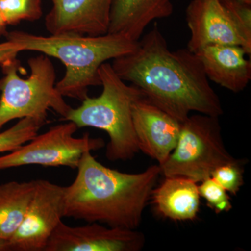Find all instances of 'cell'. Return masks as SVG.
<instances>
[{
	"label": "cell",
	"mask_w": 251,
	"mask_h": 251,
	"mask_svg": "<svg viewBox=\"0 0 251 251\" xmlns=\"http://www.w3.org/2000/svg\"><path fill=\"white\" fill-rule=\"evenodd\" d=\"M145 238L136 229L103 226L89 223L70 226L59 223L44 251H139Z\"/></svg>",
	"instance_id": "10"
},
{
	"label": "cell",
	"mask_w": 251,
	"mask_h": 251,
	"mask_svg": "<svg viewBox=\"0 0 251 251\" xmlns=\"http://www.w3.org/2000/svg\"><path fill=\"white\" fill-rule=\"evenodd\" d=\"M77 128L69 121L50 127L46 133L36 135L19 148L0 156V171L31 165L77 169L84 153L105 146L102 138H92L89 133L75 138Z\"/></svg>",
	"instance_id": "8"
},
{
	"label": "cell",
	"mask_w": 251,
	"mask_h": 251,
	"mask_svg": "<svg viewBox=\"0 0 251 251\" xmlns=\"http://www.w3.org/2000/svg\"><path fill=\"white\" fill-rule=\"evenodd\" d=\"M0 10L8 25L36 21L43 16L42 0H0Z\"/></svg>",
	"instance_id": "18"
},
{
	"label": "cell",
	"mask_w": 251,
	"mask_h": 251,
	"mask_svg": "<svg viewBox=\"0 0 251 251\" xmlns=\"http://www.w3.org/2000/svg\"><path fill=\"white\" fill-rule=\"evenodd\" d=\"M202 64L206 77L234 93L247 88L251 80V62L240 46H206L195 53Z\"/></svg>",
	"instance_id": "13"
},
{
	"label": "cell",
	"mask_w": 251,
	"mask_h": 251,
	"mask_svg": "<svg viewBox=\"0 0 251 251\" xmlns=\"http://www.w3.org/2000/svg\"><path fill=\"white\" fill-rule=\"evenodd\" d=\"M122 80L182 123L192 112L219 117L224 108L197 55L187 49L171 50L156 23L131 53L113 59Z\"/></svg>",
	"instance_id": "1"
},
{
	"label": "cell",
	"mask_w": 251,
	"mask_h": 251,
	"mask_svg": "<svg viewBox=\"0 0 251 251\" xmlns=\"http://www.w3.org/2000/svg\"><path fill=\"white\" fill-rule=\"evenodd\" d=\"M173 0H115L110 13L108 33L138 41L150 23L170 17Z\"/></svg>",
	"instance_id": "14"
},
{
	"label": "cell",
	"mask_w": 251,
	"mask_h": 251,
	"mask_svg": "<svg viewBox=\"0 0 251 251\" xmlns=\"http://www.w3.org/2000/svg\"><path fill=\"white\" fill-rule=\"evenodd\" d=\"M6 37L21 52L35 51L60 60L65 66L66 73L56 84V88L63 97L80 101L88 97L89 87L100 86V66L110 59L131 53L138 43L110 33L99 36L67 33L45 36L13 31Z\"/></svg>",
	"instance_id": "3"
},
{
	"label": "cell",
	"mask_w": 251,
	"mask_h": 251,
	"mask_svg": "<svg viewBox=\"0 0 251 251\" xmlns=\"http://www.w3.org/2000/svg\"><path fill=\"white\" fill-rule=\"evenodd\" d=\"M240 1H244V2L247 3V4H251V0H240Z\"/></svg>",
	"instance_id": "24"
},
{
	"label": "cell",
	"mask_w": 251,
	"mask_h": 251,
	"mask_svg": "<svg viewBox=\"0 0 251 251\" xmlns=\"http://www.w3.org/2000/svg\"><path fill=\"white\" fill-rule=\"evenodd\" d=\"M4 76L0 97V130L9 122L25 117L47 120L54 110L64 120L72 107L56 88V74L49 56L41 53L28 60L30 75L22 78L17 57L0 64Z\"/></svg>",
	"instance_id": "5"
},
{
	"label": "cell",
	"mask_w": 251,
	"mask_h": 251,
	"mask_svg": "<svg viewBox=\"0 0 251 251\" xmlns=\"http://www.w3.org/2000/svg\"><path fill=\"white\" fill-rule=\"evenodd\" d=\"M7 26V23L5 21L2 13L0 10V36H6L8 34V31L6 30Z\"/></svg>",
	"instance_id": "22"
},
{
	"label": "cell",
	"mask_w": 251,
	"mask_h": 251,
	"mask_svg": "<svg viewBox=\"0 0 251 251\" xmlns=\"http://www.w3.org/2000/svg\"><path fill=\"white\" fill-rule=\"evenodd\" d=\"M2 78L0 79V92H1V85H2Z\"/></svg>",
	"instance_id": "25"
},
{
	"label": "cell",
	"mask_w": 251,
	"mask_h": 251,
	"mask_svg": "<svg viewBox=\"0 0 251 251\" xmlns=\"http://www.w3.org/2000/svg\"><path fill=\"white\" fill-rule=\"evenodd\" d=\"M219 117L198 113L181 123L173 152L161 165L165 176H183L201 182L218 167L238 161L227 151L223 140Z\"/></svg>",
	"instance_id": "6"
},
{
	"label": "cell",
	"mask_w": 251,
	"mask_h": 251,
	"mask_svg": "<svg viewBox=\"0 0 251 251\" xmlns=\"http://www.w3.org/2000/svg\"><path fill=\"white\" fill-rule=\"evenodd\" d=\"M243 173L242 164L238 160L218 167L211 176L227 192L237 195L244 184Z\"/></svg>",
	"instance_id": "20"
},
{
	"label": "cell",
	"mask_w": 251,
	"mask_h": 251,
	"mask_svg": "<svg viewBox=\"0 0 251 251\" xmlns=\"http://www.w3.org/2000/svg\"><path fill=\"white\" fill-rule=\"evenodd\" d=\"M132 117L140 151L161 166L176 146L181 122L150 103L145 97L133 104Z\"/></svg>",
	"instance_id": "12"
},
{
	"label": "cell",
	"mask_w": 251,
	"mask_h": 251,
	"mask_svg": "<svg viewBox=\"0 0 251 251\" xmlns=\"http://www.w3.org/2000/svg\"><path fill=\"white\" fill-rule=\"evenodd\" d=\"M99 74L103 87L101 94L97 97L88 96L80 106L72 108L64 120L74 122L78 128L92 127L106 132L110 140L105 156L109 161L132 159L140 151L132 107L145 96L138 87L127 85L110 63L102 64Z\"/></svg>",
	"instance_id": "4"
},
{
	"label": "cell",
	"mask_w": 251,
	"mask_h": 251,
	"mask_svg": "<svg viewBox=\"0 0 251 251\" xmlns=\"http://www.w3.org/2000/svg\"><path fill=\"white\" fill-rule=\"evenodd\" d=\"M47 122L44 119L25 117L9 128L0 133V153L10 152L19 148L38 134Z\"/></svg>",
	"instance_id": "17"
},
{
	"label": "cell",
	"mask_w": 251,
	"mask_h": 251,
	"mask_svg": "<svg viewBox=\"0 0 251 251\" xmlns=\"http://www.w3.org/2000/svg\"><path fill=\"white\" fill-rule=\"evenodd\" d=\"M36 181H11L0 184V240L7 242L22 224Z\"/></svg>",
	"instance_id": "16"
},
{
	"label": "cell",
	"mask_w": 251,
	"mask_h": 251,
	"mask_svg": "<svg viewBox=\"0 0 251 251\" xmlns=\"http://www.w3.org/2000/svg\"><path fill=\"white\" fill-rule=\"evenodd\" d=\"M198 191L201 197L204 198L208 206L214 209L216 214L227 212L232 209L228 193L211 176L201 181Z\"/></svg>",
	"instance_id": "19"
},
{
	"label": "cell",
	"mask_w": 251,
	"mask_h": 251,
	"mask_svg": "<svg viewBox=\"0 0 251 251\" xmlns=\"http://www.w3.org/2000/svg\"><path fill=\"white\" fill-rule=\"evenodd\" d=\"M20 52L19 50L11 41L6 39L4 42L0 43V64L17 57Z\"/></svg>",
	"instance_id": "21"
},
{
	"label": "cell",
	"mask_w": 251,
	"mask_h": 251,
	"mask_svg": "<svg viewBox=\"0 0 251 251\" xmlns=\"http://www.w3.org/2000/svg\"><path fill=\"white\" fill-rule=\"evenodd\" d=\"M34 196L22 224L6 242V251H44L64 218L65 186L36 180Z\"/></svg>",
	"instance_id": "9"
},
{
	"label": "cell",
	"mask_w": 251,
	"mask_h": 251,
	"mask_svg": "<svg viewBox=\"0 0 251 251\" xmlns=\"http://www.w3.org/2000/svg\"><path fill=\"white\" fill-rule=\"evenodd\" d=\"M193 53L209 46L242 47L251 54V4L240 0H192L186 9Z\"/></svg>",
	"instance_id": "7"
},
{
	"label": "cell",
	"mask_w": 251,
	"mask_h": 251,
	"mask_svg": "<svg viewBox=\"0 0 251 251\" xmlns=\"http://www.w3.org/2000/svg\"><path fill=\"white\" fill-rule=\"evenodd\" d=\"M198 183L183 176H165L151 198L158 214L175 221H193L201 204Z\"/></svg>",
	"instance_id": "15"
},
{
	"label": "cell",
	"mask_w": 251,
	"mask_h": 251,
	"mask_svg": "<svg viewBox=\"0 0 251 251\" xmlns=\"http://www.w3.org/2000/svg\"><path fill=\"white\" fill-rule=\"evenodd\" d=\"M6 251V242L0 240V251Z\"/></svg>",
	"instance_id": "23"
},
{
	"label": "cell",
	"mask_w": 251,
	"mask_h": 251,
	"mask_svg": "<svg viewBox=\"0 0 251 251\" xmlns=\"http://www.w3.org/2000/svg\"><path fill=\"white\" fill-rule=\"evenodd\" d=\"M76 177L65 186L64 217L110 227L136 229L157 180L159 165L140 173L111 169L97 161L92 151L81 158Z\"/></svg>",
	"instance_id": "2"
},
{
	"label": "cell",
	"mask_w": 251,
	"mask_h": 251,
	"mask_svg": "<svg viewBox=\"0 0 251 251\" xmlns=\"http://www.w3.org/2000/svg\"><path fill=\"white\" fill-rule=\"evenodd\" d=\"M52 8L46 16L50 34L99 36L108 33L115 0H49Z\"/></svg>",
	"instance_id": "11"
}]
</instances>
